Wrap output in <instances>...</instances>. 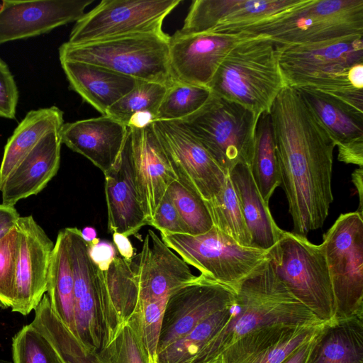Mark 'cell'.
Wrapping results in <instances>:
<instances>
[{
    "instance_id": "27",
    "label": "cell",
    "mask_w": 363,
    "mask_h": 363,
    "mask_svg": "<svg viewBox=\"0 0 363 363\" xmlns=\"http://www.w3.org/2000/svg\"><path fill=\"white\" fill-rule=\"evenodd\" d=\"M306 363H363V317L323 323Z\"/></svg>"
},
{
    "instance_id": "40",
    "label": "cell",
    "mask_w": 363,
    "mask_h": 363,
    "mask_svg": "<svg viewBox=\"0 0 363 363\" xmlns=\"http://www.w3.org/2000/svg\"><path fill=\"white\" fill-rule=\"evenodd\" d=\"M13 363H64L52 344L30 324L12 338Z\"/></svg>"
},
{
    "instance_id": "53",
    "label": "cell",
    "mask_w": 363,
    "mask_h": 363,
    "mask_svg": "<svg viewBox=\"0 0 363 363\" xmlns=\"http://www.w3.org/2000/svg\"><path fill=\"white\" fill-rule=\"evenodd\" d=\"M82 237L87 245L97 242L100 239L97 238V233L95 228L92 227H85L81 230Z\"/></svg>"
},
{
    "instance_id": "51",
    "label": "cell",
    "mask_w": 363,
    "mask_h": 363,
    "mask_svg": "<svg viewBox=\"0 0 363 363\" xmlns=\"http://www.w3.org/2000/svg\"><path fill=\"white\" fill-rule=\"evenodd\" d=\"M347 77L354 87L363 89V63L352 66L348 72Z\"/></svg>"
},
{
    "instance_id": "54",
    "label": "cell",
    "mask_w": 363,
    "mask_h": 363,
    "mask_svg": "<svg viewBox=\"0 0 363 363\" xmlns=\"http://www.w3.org/2000/svg\"><path fill=\"white\" fill-rule=\"evenodd\" d=\"M13 227L0 229V240L3 239L11 230V229Z\"/></svg>"
},
{
    "instance_id": "38",
    "label": "cell",
    "mask_w": 363,
    "mask_h": 363,
    "mask_svg": "<svg viewBox=\"0 0 363 363\" xmlns=\"http://www.w3.org/2000/svg\"><path fill=\"white\" fill-rule=\"evenodd\" d=\"M303 326L273 325L243 335L220 356L221 363H245Z\"/></svg>"
},
{
    "instance_id": "21",
    "label": "cell",
    "mask_w": 363,
    "mask_h": 363,
    "mask_svg": "<svg viewBox=\"0 0 363 363\" xmlns=\"http://www.w3.org/2000/svg\"><path fill=\"white\" fill-rule=\"evenodd\" d=\"M104 174L108 230L128 237L135 235L147 221L126 139L116 162Z\"/></svg>"
},
{
    "instance_id": "10",
    "label": "cell",
    "mask_w": 363,
    "mask_h": 363,
    "mask_svg": "<svg viewBox=\"0 0 363 363\" xmlns=\"http://www.w3.org/2000/svg\"><path fill=\"white\" fill-rule=\"evenodd\" d=\"M335 299V320L363 317V213L340 214L320 244Z\"/></svg>"
},
{
    "instance_id": "5",
    "label": "cell",
    "mask_w": 363,
    "mask_h": 363,
    "mask_svg": "<svg viewBox=\"0 0 363 363\" xmlns=\"http://www.w3.org/2000/svg\"><path fill=\"white\" fill-rule=\"evenodd\" d=\"M279 67L286 86H306L344 102L355 101L363 89L349 82L350 69L363 63V35L333 41L279 45Z\"/></svg>"
},
{
    "instance_id": "18",
    "label": "cell",
    "mask_w": 363,
    "mask_h": 363,
    "mask_svg": "<svg viewBox=\"0 0 363 363\" xmlns=\"http://www.w3.org/2000/svg\"><path fill=\"white\" fill-rule=\"evenodd\" d=\"M152 123L143 128L128 127L126 137L147 225L152 219L169 186L178 180Z\"/></svg>"
},
{
    "instance_id": "43",
    "label": "cell",
    "mask_w": 363,
    "mask_h": 363,
    "mask_svg": "<svg viewBox=\"0 0 363 363\" xmlns=\"http://www.w3.org/2000/svg\"><path fill=\"white\" fill-rule=\"evenodd\" d=\"M323 324L299 328L292 334L245 363H281L296 348L310 340Z\"/></svg>"
},
{
    "instance_id": "35",
    "label": "cell",
    "mask_w": 363,
    "mask_h": 363,
    "mask_svg": "<svg viewBox=\"0 0 363 363\" xmlns=\"http://www.w3.org/2000/svg\"><path fill=\"white\" fill-rule=\"evenodd\" d=\"M97 354L102 363H150L142 338L138 310Z\"/></svg>"
},
{
    "instance_id": "33",
    "label": "cell",
    "mask_w": 363,
    "mask_h": 363,
    "mask_svg": "<svg viewBox=\"0 0 363 363\" xmlns=\"http://www.w3.org/2000/svg\"><path fill=\"white\" fill-rule=\"evenodd\" d=\"M233 307L213 313L169 345L157 354V363H191L230 319Z\"/></svg>"
},
{
    "instance_id": "52",
    "label": "cell",
    "mask_w": 363,
    "mask_h": 363,
    "mask_svg": "<svg viewBox=\"0 0 363 363\" xmlns=\"http://www.w3.org/2000/svg\"><path fill=\"white\" fill-rule=\"evenodd\" d=\"M362 176L363 171L362 167H359L356 169L353 173L352 174V182L354 183L357 190L358 191L359 195V208L357 211L363 213V186H362Z\"/></svg>"
},
{
    "instance_id": "47",
    "label": "cell",
    "mask_w": 363,
    "mask_h": 363,
    "mask_svg": "<svg viewBox=\"0 0 363 363\" xmlns=\"http://www.w3.org/2000/svg\"><path fill=\"white\" fill-rule=\"evenodd\" d=\"M337 159L346 164H352L359 167L363 166V140L337 146Z\"/></svg>"
},
{
    "instance_id": "14",
    "label": "cell",
    "mask_w": 363,
    "mask_h": 363,
    "mask_svg": "<svg viewBox=\"0 0 363 363\" xmlns=\"http://www.w3.org/2000/svg\"><path fill=\"white\" fill-rule=\"evenodd\" d=\"M16 227L19 247L11 308L13 312L26 315L35 309L47 292L55 244L31 215L20 216Z\"/></svg>"
},
{
    "instance_id": "32",
    "label": "cell",
    "mask_w": 363,
    "mask_h": 363,
    "mask_svg": "<svg viewBox=\"0 0 363 363\" xmlns=\"http://www.w3.org/2000/svg\"><path fill=\"white\" fill-rule=\"evenodd\" d=\"M250 170L263 201L269 204L275 189L281 185L269 113H262L258 118Z\"/></svg>"
},
{
    "instance_id": "11",
    "label": "cell",
    "mask_w": 363,
    "mask_h": 363,
    "mask_svg": "<svg viewBox=\"0 0 363 363\" xmlns=\"http://www.w3.org/2000/svg\"><path fill=\"white\" fill-rule=\"evenodd\" d=\"M182 0H103L79 19L67 43L163 33L165 18Z\"/></svg>"
},
{
    "instance_id": "44",
    "label": "cell",
    "mask_w": 363,
    "mask_h": 363,
    "mask_svg": "<svg viewBox=\"0 0 363 363\" xmlns=\"http://www.w3.org/2000/svg\"><path fill=\"white\" fill-rule=\"evenodd\" d=\"M149 225L160 233L189 235L167 191L158 205Z\"/></svg>"
},
{
    "instance_id": "34",
    "label": "cell",
    "mask_w": 363,
    "mask_h": 363,
    "mask_svg": "<svg viewBox=\"0 0 363 363\" xmlns=\"http://www.w3.org/2000/svg\"><path fill=\"white\" fill-rule=\"evenodd\" d=\"M205 202L215 227L238 244L252 247L251 237L228 172L220 192Z\"/></svg>"
},
{
    "instance_id": "29",
    "label": "cell",
    "mask_w": 363,
    "mask_h": 363,
    "mask_svg": "<svg viewBox=\"0 0 363 363\" xmlns=\"http://www.w3.org/2000/svg\"><path fill=\"white\" fill-rule=\"evenodd\" d=\"M296 89L328 133L335 146L363 140V112L318 90L306 86Z\"/></svg>"
},
{
    "instance_id": "31",
    "label": "cell",
    "mask_w": 363,
    "mask_h": 363,
    "mask_svg": "<svg viewBox=\"0 0 363 363\" xmlns=\"http://www.w3.org/2000/svg\"><path fill=\"white\" fill-rule=\"evenodd\" d=\"M30 323L54 347L64 363H102L97 352L86 350L53 312L47 294L34 310Z\"/></svg>"
},
{
    "instance_id": "15",
    "label": "cell",
    "mask_w": 363,
    "mask_h": 363,
    "mask_svg": "<svg viewBox=\"0 0 363 363\" xmlns=\"http://www.w3.org/2000/svg\"><path fill=\"white\" fill-rule=\"evenodd\" d=\"M93 0L9 1L0 4V45L77 22Z\"/></svg>"
},
{
    "instance_id": "23",
    "label": "cell",
    "mask_w": 363,
    "mask_h": 363,
    "mask_svg": "<svg viewBox=\"0 0 363 363\" xmlns=\"http://www.w3.org/2000/svg\"><path fill=\"white\" fill-rule=\"evenodd\" d=\"M71 269L75 337L86 350L99 352L106 345V330L101 308L98 268L94 264L77 262Z\"/></svg>"
},
{
    "instance_id": "1",
    "label": "cell",
    "mask_w": 363,
    "mask_h": 363,
    "mask_svg": "<svg viewBox=\"0 0 363 363\" xmlns=\"http://www.w3.org/2000/svg\"><path fill=\"white\" fill-rule=\"evenodd\" d=\"M269 113L293 232L306 236L323 225L333 201L335 145L296 88L285 86Z\"/></svg>"
},
{
    "instance_id": "26",
    "label": "cell",
    "mask_w": 363,
    "mask_h": 363,
    "mask_svg": "<svg viewBox=\"0 0 363 363\" xmlns=\"http://www.w3.org/2000/svg\"><path fill=\"white\" fill-rule=\"evenodd\" d=\"M251 237L252 247L269 250L279 240L284 230L275 222L255 184L250 166L236 165L228 172Z\"/></svg>"
},
{
    "instance_id": "37",
    "label": "cell",
    "mask_w": 363,
    "mask_h": 363,
    "mask_svg": "<svg viewBox=\"0 0 363 363\" xmlns=\"http://www.w3.org/2000/svg\"><path fill=\"white\" fill-rule=\"evenodd\" d=\"M167 86L151 82L137 80L135 86L108 108V116L125 125L135 113L150 112L156 115Z\"/></svg>"
},
{
    "instance_id": "48",
    "label": "cell",
    "mask_w": 363,
    "mask_h": 363,
    "mask_svg": "<svg viewBox=\"0 0 363 363\" xmlns=\"http://www.w3.org/2000/svg\"><path fill=\"white\" fill-rule=\"evenodd\" d=\"M113 241L120 257L126 260H130L135 255V248L128 236L123 233L113 232Z\"/></svg>"
},
{
    "instance_id": "20",
    "label": "cell",
    "mask_w": 363,
    "mask_h": 363,
    "mask_svg": "<svg viewBox=\"0 0 363 363\" xmlns=\"http://www.w3.org/2000/svg\"><path fill=\"white\" fill-rule=\"evenodd\" d=\"M128 127L106 115L64 123L62 143L82 155L103 173L116 162L125 143Z\"/></svg>"
},
{
    "instance_id": "2",
    "label": "cell",
    "mask_w": 363,
    "mask_h": 363,
    "mask_svg": "<svg viewBox=\"0 0 363 363\" xmlns=\"http://www.w3.org/2000/svg\"><path fill=\"white\" fill-rule=\"evenodd\" d=\"M235 294L230 319L191 363H216L233 343L259 328L323 323L289 291L269 257L240 282Z\"/></svg>"
},
{
    "instance_id": "49",
    "label": "cell",
    "mask_w": 363,
    "mask_h": 363,
    "mask_svg": "<svg viewBox=\"0 0 363 363\" xmlns=\"http://www.w3.org/2000/svg\"><path fill=\"white\" fill-rule=\"evenodd\" d=\"M316 333L310 340L296 348L281 363H306Z\"/></svg>"
},
{
    "instance_id": "46",
    "label": "cell",
    "mask_w": 363,
    "mask_h": 363,
    "mask_svg": "<svg viewBox=\"0 0 363 363\" xmlns=\"http://www.w3.org/2000/svg\"><path fill=\"white\" fill-rule=\"evenodd\" d=\"M88 245V252L91 262L101 271H106L117 257L116 247L108 240H99Z\"/></svg>"
},
{
    "instance_id": "50",
    "label": "cell",
    "mask_w": 363,
    "mask_h": 363,
    "mask_svg": "<svg viewBox=\"0 0 363 363\" xmlns=\"http://www.w3.org/2000/svg\"><path fill=\"white\" fill-rule=\"evenodd\" d=\"M19 217L14 206L0 204V229L13 227Z\"/></svg>"
},
{
    "instance_id": "45",
    "label": "cell",
    "mask_w": 363,
    "mask_h": 363,
    "mask_svg": "<svg viewBox=\"0 0 363 363\" xmlns=\"http://www.w3.org/2000/svg\"><path fill=\"white\" fill-rule=\"evenodd\" d=\"M18 89L8 65L0 57V118L14 119Z\"/></svg>"
},
{
    "instance_id": "8",
    "label": "cell",
    "mask_w": 363,
    "mask_h": 363,
    "mask_svg": "<svg viewBox=\"0 0 363 363\" xmlns=\"http://www.w3.org/2000/svg\"><path fill=\"white\" fill-rule=\"evenodd\" d=\"M258 118L243 105L211 92L197 112L181 121L228 173L240 164L250 166Z\"/></svg>"
},
{
    "instance_id": "24",
    "label": "cell",
    "mask_w": 363,
    "mask_h": 363,
    "mask_svg": "<svg viewBox=\"0 0 363 363\" xmlns=\"http://www.w3.org/2000/svg\"><path fill=\"white\" fill-rule=\"evenodd\" d=\"M131 259L126 260L117 256L106 271L98 268L106 345L138 308L139 292Z\"/></svg>"
},
{
    "instance_id": "28",
    "label": "cell",
    "mask_w": 363,
    "mask_h": 363,
    "mask_svg": "<svg viewBox=\"0 0 363 363\" xmlns=\"http://www.w3.org/2000/svg\"><path fill=\"white\" fill-rule=\"evenodd\" d=\"M63 112L57 106L28 112L4 146L0 165V190L13 169L48 134L60 130Z\"/></svg>"
},
{
    "instance_id": "17",
    "label": "cell",
    "mask_w": 363,
    "mask_h": 363,
    "mask_svg": "<svg viewBox=\"0 0 363 363\" xmlns=\"http://www.w3.org/2000/svg\"><path fill=\"white\" fill-rule=\"evenodd\" d=\"M245 35L216 33L170 36L169 65L174 81L207 86L221 61Z\"/></svg>"
},
{
    "instance_id": "6",
    "label": "cell",
    "mask_w": 363,
    "mask_h": 363,
    "mask_svg": "<svg viewBox=\"0 0 363 363\" xmlns=\"http://www.w3.org/2000/svg\"><path fill=\"white\" fill-rule=\"evenodd\" d=\"M170 36L164 32L127 35L82 44L67 42L59 48L60 60L95 65L136 80L169 86Z\"/></svg>"
},
{
    "instance_id": "3",
    "label": "cell",
    "mask_w": 363,
    "mask_h": 363,
    "mask_svg": "<svg viewBox=\"0 0 363 363\" xmlns=\"http://www.w3.org/2000/svg\"><path fill=\"white\" fill-rule=\"evenodd\" d=\"M217 33L264 36L280 45L363 35V0H301L267 18Z\"/></svg>"
},
{
    "instance_id": "41",
    "label": "cell",
    "mask_w": 363,
    "mask_h": 363,
    "mask_svg": "<svg viewBox=\"0 0 363 363\" xmlns=\"http://www.w3.org/2000/svg\"><path fill=\"white\" fill-rule=\"evenodd\" d=\"M19 240L15 226L0 240V306L11 308L13 301Z\"/></svg>"
},
{
    "instance_id": "4",
    "label": "cell",
    "mask_w": 363,
    "mask_h": 363,
    "mask_svg": "<svg viewBox=\"0 0 363 363\" xmlns=\"http://www.w3.org/2000/svg\"><path fill=\"white\" fill-rule=\"evenodd\" d=\"M279 44L264 36H245L224 57L208 85L212 93L243 105L257 116L269 113L286 86Z\"/></svg>"
},
{
    "instance_id": "25",
    "label": "cell",
    "mask_w": 363,
    "mask_h": 363,
    "mask_svg": "<svg viewBox=\"0 0 363 363\" xmlns=\"http://www.w3.org/2000/svg\"><path fill=\"white\" fill-rule=\"evenodd\" d=\"M60 63L69 88L101 115H106L137 82L133 78L95 65L69 60H60Z\"/></svg>"
},
{
    "instance_id": "36",
    "label": "cell",
    "mask_w": 363,
    "mask_h": 363,
    "mask_svg": "<svg viewBox=\"0 0 363 363\" xmlns=\"http://www.w3.org/2000/svg\"><path fill=\"white\" fill-rule=\"evenodd\" d=\"M211 94L207 86L174 81L167 86L155 121H184L197 112Z\"/></svg>"
},
{
    "instance_id": "55",
    "label": "cell",
    "mask_w": 363,
    "mask_h": 363,
    "mask_svg": "<svg viewBox=\"0 0 363 363\" xmlns=\"http://www.w3.org/2000/svg\"><path fill=\"white\" fill-rule=\"evenodd\" d=\"M0 363H12L11 362L0 359Z\"/></svg>"
},
{
    "instance_id": "30",
    "label": "cell",
    "mask_w": 363,
    "mask_h": 363,
    "mask_svg": "<svg viewBox=\"0 0 363 363\" xmlns=\"http://www.w3.org/2000/svg\"><path fill=\"white\" fill-rule=\"evenodd\" d=\"M47 295L53 312L75 337L74 280L65 229L58 232L52 250Z\"/></svg>"
},
{
    "instance_id": "13",
    "label": "cell",
    "mask_w": 363,
    "mask_h": 363,
    "mask_svg": "<svg viewBox=\"0 0 363 363\" xmlns=\"http://www.w3.org/2000/svg\"><path fill=\"white\" fill-rule=\"evenodd\" d=\"M235 291L202 274L167 298L157 354L191 332L199 323L235 302Z\"/></svg>"
},
{
    "instance_id": "16",
    "label": "cell",
    "mask_w": 363,
    "mask_h": 363,
    "mask_svg": "<svg viewBox=\"0 0 363 363\" xmlns=\"http://www.w3.org/2000/svg\"><path fill=\"white\" fill-rule=\"evenodd\" d=\"M139 292V302L168 297L197 277L189 264L174 252L152 230L142 250L131 259Z\"/></svg>"
},
{
    "instance_id": "22",
    "label": "cell",
    "mask_w": 363,
    "mask_h": 363,
    "mask_svg": "<svg viewBox=\"0 0 363 363\" xmlns=\"http://www.w3.org/2000/svg\"><path fill=\"white\" fill-rule=\"evenodd\" d=\"M60 130L43 138L10 173L0 190L3 204L14 206L20 200L37 195L57 174L62 144Z\"/></svg>"
},
{
    "instance_id": "19",
    "label": "cell",
    "mask_w": 363,
    "mask_h": 363,
    "mask_svg": "<svg viewBox=\"0 0 363 363\" xmlns=\"http://www.w3.org/2000/svg\"><path fill=\"white\" fill-rule=\"evenodd\" d=\"M301 0H195L177 32L182 35L218 33L267 18Z\"/></svg>"
},
{
    "instance_id": "39",
    "label": "cell",
    "mask_w": 363,
    "mask_h": 363,
    "mask_svg": "<svg viewBox=\"0 0 363 363\" xmlns=\"http://www.w3.org/2000/svg\"><path fill=\"white\" fill-rule=\"evenodd\" d=\"M167 191L189 235H201L212 228L213 223L211 215L205 201L200 196L178 180L173 182Z\"/></svg>"
},
{
    "instance_id": "12",
    "label": "cell",
    "mask_w": 363,
    "mask_h": 363,
    "mask_svg": "<svg viewBox=\"0 0 363 363\" xmlns=\"http://www.w3.org/2000/svg\"><path fill=\"white\" fill-rule=\"evenodd\" d=\"M154 132L178 181L205 201L222 189L226 173L181 121H155Z\"/></svg>"
},
{
    "instance_id": "56",
    "label": "cell",
    "mask_w": 363,
    "mask_h": 363,
    "mask_svg": "<svg viewBox=\"0 0 363 363\" xmlns=\"http://www.w3.org/2000/svg\"><path fill=\"white\" fill-rule=\"evenodd\" d=\"M216 363H221L220 359H219L218 361H217Z\"/></svg>"
},
{
    "instance_id": "7",
    "label": "cell",
    "mask_w": 363,
    "mask_h": 363,
    "mask_svg": "<svg viewBox=\"0 0 363 363\" xmlns=\"http://www.w3.org/2000/svg\"><path fill=\"white\" fill-rule=\"evenodd\" d=\"M268 257L279 279L320 322L335 320L334 295L320 244L284 230Z\"/></svg>"
},
{
    "instance_id": "42",
    "label": "cell",
    "mask_w": 363,
    "mask_h": 363,
    "mask_svg": "<svg viewBox=\"0 0 363 363\" xmlns=\"http://www.w3.org/2000/svg\"><path fill=\"white\" fill-rule=\"evenodd\" d=\"M167 301V298H161L139 302L138 310L142 338L150 363H157L158 342Z\"/></svg>"
},
{
    "instance_id": "9",
    "label": "cell",
    "mask_w": 363,
    "mask_h": 363,
    "mask_svg": "<svg viewBox=\"0 0 363 363\" xmlns=\"http://www.w3.org/2000/svg\"><path fill=\"white\" fill-rule=\"evenodd\" d=\"M160 235L186 264L234 291L268 258L269 250L242 246L214 225L198 235L169 233Z\"/></svg>"
}]
</instances>
